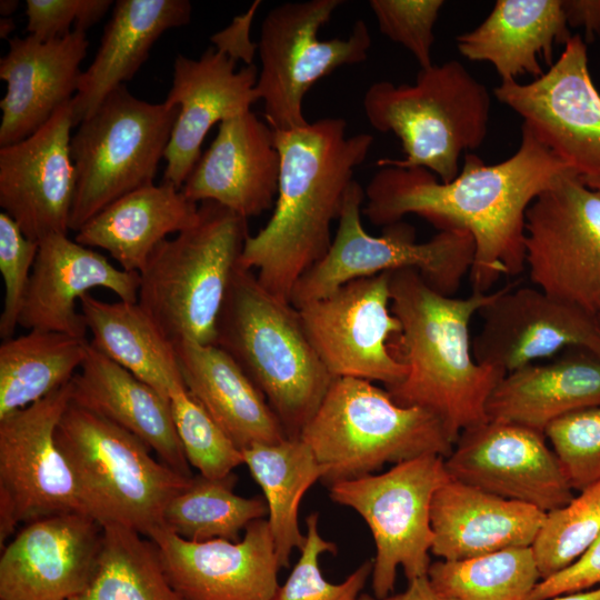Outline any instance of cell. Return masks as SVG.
I'll list each match as a JSON object with an SVG mask.
<instances>
[{
  "label": "cell",
  "instance_id": "cell-1",
  "mask_svg": "<svg viewBox=\"0 0 600 600\" xmlns=\"http://www.w3.org/2000/svg\"><path fill=\"white\" fill-rule=\"evenodd\" d=\"M573 173L522 124L520 146L510 158L487 164L467 152L458 176L449 182L424 168L382 166L364 189L362 212L381 227L417 214L438 231L467 230L474 242L469 274L473 291L490 292L501 276H517L526 268L524 222L530 204Z\"/></svg>",
  "mask_w": 600,
  "mask_h": 600
},
{
  "label": "cell",
  "instance_id": "cell-2",
  "mask_svg": "<svg viewBox=\"0 0 600 600\" xmlns=\"http://www.w3.org/2000/svg\"><path fill=\"white\" fill-rule=\"evenodd\" d=\"M274 141L280 176L273 212L247 238L239 267L256 270L263 288L289 301L297 281L327 254L331 224L339 219L354 170L366 160L373 137L348 136L344 119L322 118L274 131Z\"/></svg>",
  "mask_w": 600,
  "mask_h": 600
},
{
  "label": "cell",
  "instance_id": "cell-3",
  "mask_svg": "<svg viewBox=\"0 0 600 600\" xmlns=\"http://www.w3.org/2000/svg\"><path fill=\"white\" fill-rule=\"evenodd\" d=\"M390 291L391 310L401 324L394 354L407 374L386 390L399 406L437 417L456 443L463 430L488 420V399L506 376L477 362L470 340L473 316L496 291L446 296L411 269L390 272Z\"/></svg>",
  "mask_w": 600,
  "mask_h": 600
},
{
  "label": "cell",
  "instance_id": "cell-4",
  "mask_svg": "<svg viewBox=\"0 0 600 600\" xmlns=\"http://www.w3.org/2000/svg\"><path fill=\"white\" fill-rule=\"evenodd\" d=\"M216 344L262 392L288 438H299L333 381L299 310L238 267L218 322Z\"/></svg>",
  "mask_w": 600,
  "mask_h": 600
},
{
  "label": "cell",
  "instance_id": "cell-5",
  "mask_svg": "<svg viewBox=\"0 0 600 600\" xmlns=\"http://www.w3.org/2000/svg\"><path fill=\"white\" fill-rule=\"evenodd\" d=\"M247 220L202 201L194 223L163 240L139 273L137 302L173 346L216 344L222 307L249 237Z\"/></svg>",
  "mask_w": 600,
  "mask_h": 600
},
{
  "label": "cell",
  "instance_id": "cell-6",
  "mask_svg": "<svg viewBox=\"0 0 600 600\" xmlns=\"http://www.w3.org/2000/svg\"><path fill=\"white\" fill-rule=\"evenodd\" d=\"M362 104L368 122L397 136L404 153L379 166L424 168L449 182L461 169V154L484 141L491 98L459 61L450 60L420 69L413 83H372Z\"/></svg>",
  "mask_w": 600,
  "mask_h": 600
},
{
  "label": "cell",
  "instance_id": "cell-7",
  "mask_svg": "<svg viewBox=\"0 0 600 600\" xmlns=\"http://www.w3.org/2000/svg\"><path fill=\"white\" fill-rule=\"evenodd\" d=\"M56 441L84 512L102 527L120 526L149 538L163 527L169 501L193 477L157 461L138 437L71 401Z\"/></svg>",
  "mask_w": 600,
  "mask_h": 600
},
{
  "label": "cell",
  "instance_id": "cell-8",
  "mask_svg": "<svg viewBox=\"0 0 600 600\" xmlns=\"http://www.w3.org/2000/svg\"><path fill=\"white\" fill-rule=\"evenodd\" d=\"M300 438L329 486L371 474L386 463L423 454L447 458L454 446L432 413L399 406L386 389L356 378L333 379Z\"/></svg>",
  "mask_w": 600,
  "mask_h": 600
},
{
  "label": "cell",
  "instance_id": "cell-9",
  "mask_svg": "<svg viewBox=\"0 0 600 600\" xmlns=\"http://www.w3.org/2000/svg\"><path fill=\"white\" fill-rule=\"evenodd\" d=\"M363 201L364 190L353 180L327 254L297 281L290 303L298 309L352 280L406 269L416 270L436 291L453 296L473 264L470 232L439 230L428 241L417 242L416 229L399 221L384 227L382 234L372 236L362 226Z\"/></svg>",
  "mask_w": 600,
  "mask_h": 600
},
{
  "label": "cell",
  "instance_id": "cell-10",
  "mask_svg": "<svg viewBox=\"0 0 600 600\" xmlns=\"http://www.w3.org/2000/svg\"><path fill=\"white\" fill-rule=\"evenodd\" d=\"M179 113L178 106L136 98L124 84L113 90L71 137L76 192L70 230L122 196L154 183Z\"/></svg>",
  "mask_w": 600,
  "mask_h": 600
},
{
  "label": "cell",
  "instance_id": "cell-11",
  "mask_svg": "<svg viewBox=\"0 0 600 600\" xmlns=\"http://www.w3.org/2000/svg\"><path fill=\"white\" fill-rule=\"evenodd\" d=\"M444 459L423 454L382 473L329 486L330 499L353 509L371 531L376 544L371 586L378 600L393 591L399 567L408 582L428 576L433 541L431 503L450 479Z\"/></svg>",
  "mask_w": 600,
  "mask_h": 600
},
{
  "label": "cell",
  "instance_id": "cell-12",
  "mask_svg": "<svg viewBox=\"0 0 600 600\" xmlns=\"http://www.w3.org/2000/svg\"><path fill=\"white\" fill-rule=\"evenodd\" d=\"M342 0L287 2L264 17L258 52L256 84L267 123L274 131L306 126L303 98L310 88L336 69L367 60L371 34L357 20L347 38L320 39L319 31Z\"/></svg>",
  "mask_w": 600,
  "mask_h": 600
},
{
  "label": "cell",
  "instance_id": "cell-13",
  "mask_svg": "<svg viewBox=\"0 0 600 600\" xmlns=\"http://www.w3.org/2000/svg\"><path fill=\"white\" fill-rule=\"evenodd\" d=\"M524 261L534 287L600 313V190L576 173L544 190L524 222Z\"/></svg>",
  "mask_w": 600,
  "mask_h": 600
},
{
  "label": "cell",
  "instance_id": "cell-14",
  "mask_svg": "<svg viewBox=\"0 0 600 600\" xmlns=\"http://www.w3.org/2000/svg\"><path fill=\"white\" fill-rule=\"evenodd\" d=\"M70 401L69 382L0 419L1 548L20 522L86 513L73 474L56 441V429Z\"/></svg>",
  "mask_w": 600,
  "mask_h": 600
},
{
  "label": "cell",
  "instance_id": "cell-15",
  "mask_svg": "<svg viewBox=\"0 0 600 600\" xmlns=\"http://www.w3.org/2000/svg\"><path fill=\"white\" fill-rule=\"evenodd\" d=\"M303 329L333 378L399 383L407 366L390 340L401 324L391 310L390 272L352 280L298 308Z\"/></svg>",
  "mask_w": 600,
  "mask_h": 600
},
{
  "label": "cell",
  "instance_id": "cell-16",
  "mask_svg": "<svg viewBox=\"0 0 600 600\" xmlns=\"http://www.w3.org/2000/svg\"><path fill=\"white\" fill-rule=\"evenodd\" d=\"M493 93L583 181L600 180V93L580 34L569 39L541 77L529 83L501 82Z\"/></svg>",
  "mask_w": 600,
  "mask_h": 600
},
{
  "label": "cell",
  "instance_id": "cell-17",
  "mask_svg": "<svg viewBox=\"0 0 600 600\" xmlns=\"http://www.w3.org/2000/svg\"><path fill=\"white\" fill-rule=\"evenodd\" d=\"M547 441L533 429L487 420L460 433L446 469L454 480L548 513L574 496Z\"/></svg>",
  "mask_w": 600,
  "mask_h": 600
},
{
  "label": "cell",
  "instance_id": "cell-18",
  "mask_svg": "<svg viewBox=\"0 0 600 600\" xmlns=\"http://www.w3.org/2000/svg\"><path fill=\"white\" fill-rule=\"evenodd\" d=\"M478 314L482 327L472 340L473 357L506 374L570 348L600 354L596 316L537 287L496 290Z\"/></svg>",
  "mask_w": 600,
  "mask_h": 600
},
{
  "label": "cell",
  "instance_id": "cell-19",
  "mask_svg": "<svg viewBox=\"0 0 600 600\" xmlns=\"http://www.w3.org/2000/svg\"><path fill=\"white\" fill-rule=\"evenodd\" d=\"M244 530L240 541H189L162 527L149 539L181 600H274L281 566L269 522L258 519Z\"/></svg>",
  "mask_w": 600,
  "mask_h": 600
},
{
  "label": "cell",
  "instance_id": "cell-20",
  "mask_svg": "<svg viewBox=\"0 0 600 600\" xmlns=\"http://www.w3.org/2000/svg\"><path fill=\"white\" fill-rule=\"evenodd\" d=\"M72 100L36 132L0 148V206L31 240L68 234L76 192Z\"/></svg>",
  "mask_w": 600,
  "mask_h": 600
},
{
  "label": "cell",
  "instance_id": "cell-21",
  "mask_svg": "<svg viewBox=\"0 0 600 600\" xmlns=\"http://www.w3.org/2000/svg\"><path fill=\"white\" fill-rule=\"evenodd\" d=\"M103 528L69 512L26 526L1 549L0 600H69L90 582Z\"/></svg>",
  "mask_w": 600,
  "mask_h": 600
},
{
  "label": "cell",
  "instance_id": "cell-22",
  "mask_svg": "<svg viewBox=\"0 0 600 600\" xmlns=\"http://www.w3.org/2000/svg\"><path fill=\"white\" fill-rule=\"evenodd\" d=\"M236 64L216 48H208L198 59L176 57L164 102L178 106L179 113L163 156V182L181 189L212 126L251 111L259 101L258 68L250 64L236 70Z\"/></svg>",
  "mask_w": 600,
  "mask_h": 600
},
{
  "label": "cell",
  "instance_id": "cell-23",
  "mask_svg": "<svg viewBox=\"0 0 600 600\" xmlns=\"http://www.w3.org/2000/svg\"><path fill=\"white\" fill-rule=\"evenodd\" d=\"M279 176L274 131L248 111L219 124L181 191L196 203L213 201L248 219L274 206Z\"/></svg>",
  "mask_w": 600,
  "mask_h": 600
},
{
  "label": "cell",
  "instance_id": "cell-24",
  "mask_svg": "<svg viewBox=\"0 0 600 600\" xmlns=\"http://www.w3.org/2000/svg\"><path fill=\"white\" fill-rule=\"evenodd\" d=\"M139 281V273L114 267L68 234H51L39 241L19 326L87 339L88 329L76 307L80 298L104 288L122 301L137 302Z\"/></svg>",
  "mask_w": 600,
  "mask_h": 600
},
{
  "label": "cell",
  "instance_id": "cell-25",
  "mask_svg": "<svg viewBox=\"0 0 600 600\" xmlns=\"http://www.w3.org/2000/svg\"><path fill=\"white\" fill-rule=\"evenodd\" d=\"M88 48L86 32L74 29L48 41L31 34L9 39L0 60V79L7 83L0 101L1 147L28 138L73 99Z\"/></svg>",
  "mask_w": 600,
  "mask_h": 600
},
{
  "label": "cell",
  "instance_id": "cell-26",
  "mask_svg": "<svg viewBox=\"0 0 600 600\" xmlns=\"http://www.w3.org/2000/svg\"><path fill=\"white\" fill-rule=\"evenodd\" d=\"M547 513L450 478L431 503V553L460 561L510 548L532 547Z\"/></svg>",
  "mask_w": 600,
  "mask_h": 600
},
{
  "label": "cell",
  "instance_id": "cell-27",
  "mask_svg": "<svg viewBox=\"0 0 600 600\" xmlns=\"http://www.w3.org/2000/svg\"><path fill=\"white\" fill-rule=\"evenodd\" d=\"M71 402L123 428L153 450L160 461L192 477L173 423L170 400L90 343L70 381Z\"/></svg>",
  "mask_w": 600,
  "mask_h": 600
},
{
  "label": "cell",
  "instance_id": "cell-28",
  "mask_svg": "<svg viewBox=\"0 0 600 600\" xmlns=\"http://www.w3.org/2000/svg\"><path fill=\"white\" fill-rule=\"evenodd\" d=\"M600 404V354L570 348L549 361L507 373L487 402L488 420L544 433L554 420Z\"/></svg>",
  "mask_w": 600,
  "mask_h": 600
},
{
  "label": "cell",
  "instance_id": "cell-29",
  "mask_svg": "<svg viewBox=\"0 0 600 600\" xmlns=\"http://www.w3.org/2000/svg\"><path fill=\"white\" fill-rule=\"evenodd\" d=\"M187 390L240 449L288 438L267 399L233 358L217 344H174Z\"/></svg>",
  "mask_w": 600,
  "mask_h": 600
},
{
  "label": "cell",
  "instance_id": "cell-30",
  "mask_svg": "<svg viewBox=\"0 0 600 600\" xmlns=\"http://www.w3.org/2000/svg\"><path fill=\"white\" fill-rule=\"evenodd\" d=\"M191 14L188 0L116 1L96 57L81 73L72 99L76 124L137 73L162 33L188 24Z\"/></svg>",
  "mask_w": 600,
  "mask_h": 600
},
{
  "label": "cell",
  "instance_id": "cell-31",
  "mask_svg": "<svg viewBox=\"0 0 600 600\" xmlns=\"http://www.w3.org/2000/svg\"><path fill=\"white\" fill-rule=\"evenodd\" d=\"M571 37L562 0H498L477 28L457 37V47L471 61L489 62L506 82L541 77L540 59L551 67L553 47Z\"/></svg>",
  "mask_w": 600,
  "mask_h": 600
},
{
  "label": "cell",
  "instance_id": "cell-32",
  "mask_svg": "<svg viewBox=\"0 0 600 600\" xmlns=\"http://www.w3.org/2000/svg\"><path fill=\"white\" fill-rule=\"evenodd\" d=\"M199 204L162 182L131 191L88 220L74 240L106 250L128 272L140 273L168 234L194 223Z\"/></svg>",
  "mask_w": 600,
  "mask_h": 600
},
{
  "label": "cell",
  "instance_id": "cell-33",
  "mask_svg": "<svg viewBox=\"0 0 600 600\" xmlns=\"http://www.w3.org/2000/svg\"><path fill=\"white\" fill-rule=\"evenodd\" d=\"M79 304L89 343L169 399L170 387L181 379L174 346L139 303L106 302L87 293Z\"/></svg>",
  "mask_w": 600,
  "mask_h": 600
},
{
  "label": "cell",
  "instance_id": "cell-34",
  "mask_svg": "<svg viewBox=\"0 0 600 600\" xmlns=\"http://www.w3.org/2000/svg\"><path fill=\"white\" fill-rule=\"evenodd\" d=\"M241 451L243 463L263 492L276 553L281 568H287L292 551L301 550L306 542L298 521L301 499L322 479L323 470L300 437L256 443Z\"/></svg>",
  "mask_w": 600,
  "mask_h": 600
},
{
  "label": "cell",
  "instance_id": "cell-35",
  "mask_svg": "<svg viewBox=\"0 0 600 600\" xmlns=\"http://www.w3.org/2000/svg\"><path fill=\"white\" fill-rule=\"evenodd\" d=\"M87 339L29 330L0 346V419L69 383L88 352Z\"/></svg>",
  "mask_w": 600,
  "mask_h": 600
},
{
  "label": "cell",
  "instance_id": "cell-36",
  "mask_svg": "<svg viewBox=\"0 0 600 600\" xmlns=\"http://www.w3.org/2000/svg\"><path fill=\"white\" fill-rule=\"evenodd\" d=\"M97 569L69 600H181L162 570L153 542L120 526H104Z\"/></svg>",
  "mask_w": 600,
  "mask_h": 600
},
{
  "label": "cell",
  "instance_id": "cell-37",
  "mask_svg": "<svg viewBox=\"0 0 600 600\" xmlns=\"http://www.w3.org/2000/svg\"><path fill=\"white\" fill-rule=\"evenodd\" d=\"M236 476L212 479L192 477L163 512V527L189 541L239 540V532L252 521L268 516L261 498H244L233 492Z\"/></svg>",
  "mask_w": 600,
  "mask_h": 600
},
{
  "label": "cell",
  "instance_id": "cell-38",
  "mask_svg": "<svg viewBox=\"0 0 600 600\" xmlns=\"http://www.w3.org/2000/svg\"><path fill=\"white\" fill-rule=\"evenodd\" d=\"M432 588L454 600H527L541 580L532 547L460 560L431 562Z\"/></svg>",
  "mask_w": 600,
  "mask_h": 600
},
{
  "label": "cell",
  "instance_id": "cell-39",
  "mask_svg": "<svg viewBox=\"0 0 600 600\" xmlns=\"http://www.w3.org/2000/svg\"><path fill=\"white\" fill-rule=\"evenodd\" d=\"M600 533V481L547 513L532 544L541 580L572 564ZM540 580V581H541Z\"/></svg>",
  "mask_w": 600,
  "mask_h": 600
},
{
  "label": "cell",
  "instance_id": "cell-40",
  "mask_svg": "<svg viewBox=\"0 0 600 600\" xmlns=\"http://www.w3.org/2000/svg\"><path fill=\"white\" fill-rule=\"evenodd\" d=\"M169 399L184 456L201 476L223 478L243 463L242 451L187 390L182 378L170 387Z\"/></svg>",
  "mask_w": 600,
  "mask_h": 600
},
{
  "label": "cell",
  "instance_id": "cell-41",
  "mask_svg": "<svg viewBox=\"0 0 600 600\" xmlns=\"http://www.w3.org/2000/svg\"><path fill=\"white\" fill-rule=\"evenodd\" d=\"M306 527L300 558L274 600H357L372 573L373 561H364L340 583L329 582L322 576L319 558L326 552L334 553L337 547L321 537L318 513L307 517Z\"/></svg>",
  "mask_w": 600,
  "mask_h": 600
},
{
  "label": "cell",
  "instance_id": "cell-42",
  "mask_svg": "<svg viewBox=\"0 0 600 600\" xmlns=\"http://www.w3.org/2000/svg\"><path fill=\"white\" fill-rule=\"evenodd\" d=\"M544 436L573 490L600 481V404L554 420Z\"/></svg>",
  "mask_w": 600,
  "mask_h": 600
},
{
  "label": "cell",
  "instance_id": "cell-43",
  "mask_svg": "<svg viewBox=\"0 0 600 600\" xmlns=\"http://www.w3.org/2000/svg\"><path fill=\"white\" fill-rule=\"evenodd\" d=\"M39 242L29 239L3 211L0 213V272L3 281V306L0 337H13L27 296Z\"/></svg>",
  "mask_w": 600,
  "mask_h": 600
},
{
  "label": "cell",
  "instance_id": "cell-44",
  "mask_svg": "<svg viewBox=\"0 0 600 600\" xmlns=\"http://www.w3.org/2000/svg\"><path fill=\"white\" fill-rule=\"evenodd\" d=\"M369 6L380 32L404 47L420 69L432 66L433 28L442 0H371Z\"/></svg>",
  "mask_w": 600,
  "mask_h": 600
},
{
  "label": "cell",
  "instance_id": "cell-45",
  "mask_svg": "<svg viewBox=\"0 0 600 600\" xmlns=\"http://www.w3.org/2000/svg\"><path fill=\"white\" fill-rule=\"evenodd\" d=\"M27 31L48 41L74 30L87 31L111 8L110 0H27Z\"/></svg>",
  "mask_w": 600,
  "mask_h": 600
},
{
  "label": "cell",
  "instance_id": "cell-46",
  "mask_svg": "<svg viewBox=\"0 0 600 600\" xmlns=\"http://www.w3.org/2000/svg\"><path fill=\"white\" fill-rule=\"evenodd\" d=\"M600 584V533L572 564L539 581L527 600H548L553 597L589 590Z\"/></svg>",
  "mask_w": 600,
  "mask_h": 600
},
{
  "label": "cell",
  "instance_id": "cell-47",
  "mask_svg": "<svg viewBox=\"0 0 600 600\" xmlns=\"http://www.w3.org/2000/svg\"><path fill=\"white\" fill-rule=\"evenodd\" d=\"M259 6L260 1H254L246 12L236 16L227 28L211 36L210 41L219 52L236 62L241 60L246 66L253 64L258 43L250 39V27Z\"/></svg>",
  "mask_w": 600,
  "mask_h": 600
},
{
  "label": "cell",
  "instance_id": "cell-48",
  "mask_svg": "<svg viewBox=\"0 0 600 600\" xmlns=\"http://www.w3.org/2000/svg\"><path fill=\"white\" fill-rule=\"evenodd\" d=\"M567 23L583 28L589 38L600 34V0H562Z\"/></svg>",
  "mask_w": 600,
  "mask_h": 600
},
{
  "label": "cell",
  "instance_id": "cell-49",
  "mask_svg": "<svg viewBox=\"0 0 600 600\" xmlns=\"http://www.w3.org/2000/svg\"><path fill=\"white\" fill-rule=\"evenodd\" d=\"M382 600H454L437 592L428 576L409 581L408 588L400 593L390 594Z\"/></svg>",
  "mask_w": 600,
  "mask_h": 600
},
{
  "label": "cell",
  "instance_id": "cell-50",
  "mask_svg": "<svg viewBox=\"0 0 600 600\" xmlns=\"http://www.w3.org/2000/svg\"><path fill=\"white\" fill-rule=\"evenodd\" d=\"M548 600H600V586L591 590L560 594Z\"/></svg>",
  "mask_w": 600,
  "mask_h": 600
},
{
  "label": "cell",
  "instance_id": "cell-51",
  "mask_svg": "<svg viewBox=\"0 0 600 600\" xmlns=\"http://www.w3.org/2000/svg\"><path fill=\"white\" fill-rule=\"evenodd\" d=\"M16 23L11 17L1 18L0 20V38L9 39L10 34L13 32Z\"/></svg>",
  "mask_w": 600,
  "mask_h": 600
},
{
  "label": "cell",
  "instance_id": "cell-52",
  "mask_svg": "<svg viewBox=\"0 0 600 600\" xmlns=\"http://www.w3.org/2000/svg\"><path fill=\"white\" fill-rule=\"evenodd\" d=\"M19 2L17 0H1L0 13L4 18H9L17 9Z\"/></svg>",
  "mask_w": 600,
  "mask_h": 600
},
{
  "label": "cell",
  "instance_id": "cell-53",
  "mask_svg": "<svg viewBox=\"0 0 600 600\" xmlns=\"http://www.w3.org/2000/svg\"><path fill=\"white\" fill-rule=\"evenodd\" d=\"M584 183L591 188L600 190V180L584 181Z\"/></svg>",
  "mask_w": 600,
  "mask_h": 600
},
{
  "label": "cell",
  "instance_id": "cell-54",
  "mask_svg": "<svg viewBox=\"0 0 600 600\" xmlns=\"http://www.w3.org/2000/svg\"><path fill=\"white\" fill-rule=\"evenodd\" d=\"M357 600H378L374 596L371 597L368 593H361Z\"/></svg>",
  "mask_w": 600,
  "mask_h": 600
},
{
  "label": "cell",
  "instance_id": "cell-55",
  "mask_svg": "<svg viewBox=\"0 0 600 600\" xmlns=\"http://www.w3.org/2000/svg\"><path fill=\"white\" fill-rule=\"evenodd\" d=\"M596 320H597V326H598V330H599V333H600V313H598L596 316Z\"/></svg>",
  "mask_w": 600,
  "mask_h": 600
}]
</instances>
